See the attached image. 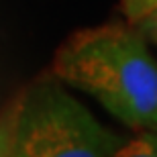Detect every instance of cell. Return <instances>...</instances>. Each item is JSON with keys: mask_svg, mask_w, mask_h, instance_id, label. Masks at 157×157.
<instances>
[{"mask_svg": "<svg viewBox=\"0 0 157 157\" xmlns=\"http://www.w3.org/2000/svg\"><path fill=\"white\" fill-rule=\"evenodd\" d=\"M131 25H133V27L139 31L145 39L157 43V8L151 10L149 14H145L143 18H139L137 23H131Z\"/></svg>", "mask_w": 157, "mask_h": 157, "instance_id": "cell-6", "label": "cell"}, {"mask_svg": "<svg viewBox=\"0 0 157 157\" xmlns=\"http://www.w3.org/2000/svg\"><path fill=\"white\" fill-rule=\"evenodd\" d=\"M122 145L124 139L102 127L53 74L33 82L12 106L17 157H104Z\"/></svg>", "mask_w": 157, "mask_h": 157, "instance_id": "cell-2", "label": "cell"}, {"mask_svg": "<svg viewBox=\"0 0 157 157\" xmlns=\"http://www.w3.org/2000/svg\"><path fill=\"white\" fill-rule=\"evenodd\" d=\"M155 8H157V0H121V12L128 21V25L137 23L139 18H143Z\"/></svg>", "mask_w": 157, "mask_h": 157, "instance_id": "cell-4", "label": "cell"}, {"mask_svg": "<svg viewBox=\"0 0 157 157\" xmlns=\"http://www.w3.org/2000/svg\"><path fill=\"white\" fill-rule=\"evenodd\" d=\"M51 74L133 131H157V61L133 25L84 29L57 49Z\"/></svg>", "mask_w": 157, "mask_h": 157, "instance_id": "cell-1", "label": "cell"}, {"mask_svg": "<svg viewBox=\"0 0 157 157\" xmlns=\"http://www.w3.org/2000/svg\"><path fill=\"white\" fill-rule=\"evenodd\" d=\"M0 155H12V110L0 118Z\"/></svg>", "mask_w": 157, "mask_h": 157, "instance_id": "cell-5", "label": "cell"}, {"mask_svg": "<svg viewBox=\"0 0 157 157\" xmlns=\"http://www.w3.org/2000/svg\"><path fill=\"white\" fill-rule=\"evenodd\" d=\"M117 157H157V131H139L133 141L118 149Z\"/></svg>", "mask_w": 157, "mask_h": 157, "instance_id": "cell-3", "label": "cell"}]
</instances>
